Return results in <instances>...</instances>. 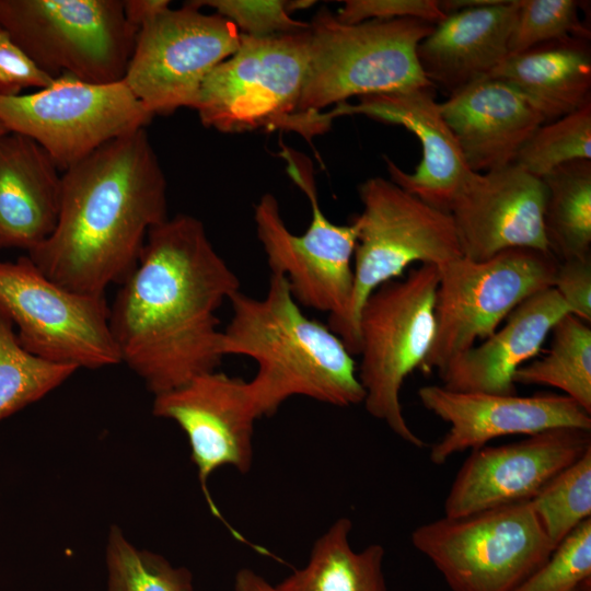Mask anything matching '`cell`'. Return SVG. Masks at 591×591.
Listing matches in <instances>:
<instances>
[{
    "label": "cell",
    "instance_id": "obj_1",
    "mask_svg": "<svg viewBox=\"0 0 591 591\" xmlns=\"http://www.w3.org/2000/svg\"><path fill=\"white\" fill-rule=\"evenodd\" d=\"M240 290L204 223L186 213L169 217L149 231L109 308L121 362L153 396L217 370L223 358L217 312Z\"/></svg>",
    "mask_w": 591,
    "mask_h": 591
},
{
    "label": "cell",
    "instance_id": "obj_2",
    "mask_svg": "<svg viewBox=\"0 0 591 591\" xmlns=\"http://www.w3.org/2000/svg\"><path fill=\"white\" fill-rule=\"evenodd\" d=\"M166 192L146 128L115 138L62 172L57 225L27 256L63 288L104 296L131 274L149 231L169 218Z\"/></svg>",
    "mask_w": 591,
    "mask_h": 591
},
{
    "label": "cell",
    "instance_id": "obj_3",
    "mask_svg": "<svg viewBox=\"0 0 591 591\" xmlns=\"http://www.w3.org/2000/svg\"><path fill=\"white\" fill-rule=\"evenodd\" d=\"M229 302L221 351L255 361L247 386L258 419L293 396L337 407L363 403L354 356L327 325L304 314L283 276L270 274L260 299L240 290Z\"/></svg>",
    "mask_w": 591,
    "mask_h": 591
},
{
    "label": "cell",
    "instance_id": "obj_4",
    "mask_svg": "<svg viewBox=\"0 0 591 591\" xmlns=\"http://www.w3.org/2000/svg\"><path fill=\"white\" fill-rule=\"evenodd\" d=\"M434 24L415 20L345 23L321 8L310 22L309 62L299 113L328 127L329 106L352 96L433 86L417 57Z\"/></svg>",
    "mask_w": 591,
    "mask_h": 591
},
{
    "label": "cell",
    "instance_id": "obj_5",
    "mask_svg": "<svg viewBox=\"0 0 591 591\" xmlns=\"http://www.w3.org/2000/svg\"><path fill=\"white\" fill-rule=\"evenodd\" d=\"M310 26L269 37L241 34L240 46L205 79L193 107L224 134L297 131L309 142L328 126L299 113L309 62Z\"/></svg>",
    "mask_w": 591,
    "mask_h": 591
},
{
    "label": "cell",
    "instance_id": "obj_6",
    "mask_svg": "<svg viewBox=\"0 0 591 591\" xmlns=\"http://www.w3.org/2000/svg\"><path fill=\"white\" fill-rule=\"evenodd\" d=\"M281 148L288 174L310 201L311 221L303 234H293L277 198L267 193L254 206L256 235L270 274L283 276L301 306L326 313L327 326L347 347L357 230L351 222L327 219L318 205L311 161L287 146Z\"/></svg>",
    "mask_w": 591,
    "mask_h": 591
},
{
    "label": "cell",
    "instance_id": "obj_7",
    "mask_svg": "<svg viewBox=\"0 0 591 591\" xmlns=\"http://www.w3.org/2000/svg\"><path fill=\"white\" fill-rule=\"evenodd\" d=\"M436 265L420 264L383 283L362 305L359 320V381L366 410L415 448L425 441L408 426L399 393L405 379L420 368L434 337Z\"/></svg>",
    "mask_w": 591,
    "mask_h": 591
},
{
    "label": "cell",
    "instance_id": "obj_8",
    "mask_svg": "<svg viewBox=\"0 0 591 591\" xmlns=\"http://www.w3.org/2000/svg\"><path fill=\"white\" fill-rule=\"evenodd\" d=\"M0 25L53 79L123 81L138 31L121 0H0Z\"/></svg>",
    "mask_w": 591,
    "mask_h": 591
},
{
    "label": "cell",
    "instance_id": "obj_9",
    "mask_svg": "<svg viewBox=\"0 0 591 591\" xmlns=\"http://www.w3.org/2000/svg\"><path fill=\"white\" fill-rule=\"evenodd\" d=\"M358 192L362 211L351 220L357 242L347 344L352 356L360 349V310L375 289L403 277L414 263L440 267L463 256L450 213L380 176L366 179Z\"/></svg>",
    "mask_w": 591,
    "mask_h": 591
},
{
    "label": "cell",
    "instance_id": "obj_10",
    "mask_svg": "<svg viewBox=\"0 0 591 591\" xmlns=\"http://www.w3.org/2000/svg\"><path fill=\"white\" fill-rule=\"evenodd\" d=\"M413 546L452 591H513L553 553L528 501L418 525Z\"/></svg>",
    "mask_w": 591,
    "mask_h": 591
},
{
    "label": "cell",
    "instance_id": "obj_11",
    "mask_svg": "<svg viewBox=\"0 0 591 591\" xmlns=\"http://www.w3.org/2000/svg\"><path fill=\"white\" fill-rule=\"evenodd\" d=\"M559 260L534 248H509L485 260L464 256L441 265L434 337L422 363L438 373L491 335L522 301L553 287Z\"/></svg>",
    "mask_w": 591,
    "mask_h": 591
},
{
    "label": "cell",
    "instance_id": "obj_12",
    "mask_svg": "<svg viewBox=\"0 0 591 591\" xmlns=\"http://www.w3.org/2000/svg\"><path fill=\"white\" fill-rule=\"evenodd\" d=\"M0 311L18 327L21 346L34 356L78 369L121 363L105 296L63 288L28 256L0 260Z\"/></svg>",
    "mask_w": 591,
    "mask_h": 591
},
{
    "label": "cell",
    "instance_id": "obj_13",
    "mask_svg": "<svg viewBox=\"0 0 591 591\" xmlns=\"http://www.w3.org/2000/svg\"><path fill=\"white\" fill-rule=\"evenodd\" d=\"M153 117L123 81L93 84L60 77L35 92L0 95V123L36 141L62 172L102 144L146 128Z\"/></svg>",
    "mask_w": 591,
    "mask_h": 591
},
{
    "label": "cell",
    "instance_id": "obj_14",
    "mask_svg": "<svg viewBox=\"0 0 591 591\" xmlns=\"http://www.w3.org/2000/svg\"><path fill=\"white\" fill-rule=\"evenodd\" d=\"M240 40L231 21L194 1L169 8L138 30L123 82L153 116L193 108L206 77Z\"/></svg>",
    "mask_w": 591,
    "mask_h": 591
},
{
    "label": "cell",
    "instance_id": "obj_15",
    "mask_svg": "<svg viewBox=\"0 0 591 591\" xmlns=\"http://www.w3.org/2000/svg\"><path fill=\"white\" fill-rule=\"evenodd\" d=\"M152 414L174 421L186 434L190 459L211 511L219 512L208 490L211 474L232 466L250 472L254 456V425L258 419L247 381L218 370L154 395Z\"/></svg>",
    "mask_w": 591,
    "mask_h": 591
},
{
    "label": "cell",
    "instance_id": "obj_16",
    "mask_svg": "<svg viewBox=\"0 0 591 591\" xmlns=\"http://www.w3.org/2000/svg\"><path fill=\"white\" fill-rule=\"evenodd\" d=\"M591 448V431L549 429L501 445L472 450L445 497L447 518L528 501Z\"/></svg>",
    "mask_w": 591,
    "mask_h": 591
},
{
    "label": "cell",
    "instance_id": "obj_17",
    "mask_svg": "<svg viewBox=\"0 0 591 591\" xmlns=\"http://www.w3.org/2000/svg\"><path fill=\"white\" fill-rule=\"evenodd\" d=\"M546 187L514 163L473 172L449 213L462 255L485 260L509 248L549 252L544 231Z\"/></svg>",
    "mask_w": 591,
    "mask_h": 591
},
{
    "label": "cell",
    "instance_id": "obj_18",
    "mask_svg": "<svg viewBox=\"0 0 591 591\" xmlns=\"http://www.w3.org/2000/svg\"><path fill=\"white\" fill-rule=\"evenodd\" d=\"M417 394L427 410L450 425L448 432L431 447L429 457L436 465L505 436H531L556 428L591 431V414L564 394L466 393L442 385L421 386Z\"/></svg>",
    "mask_w": 591,
    "mask_h": 591
},
{
    "label": "cell",
    "instance_id": "obj_19",
    "mask_svg": "<svg viewBox=\"0 0 591 591\" xmlns=\"http://www.w3.org/2000/svg\"><path fill=\"white\" fill-rule=\"evenodd\" d=\"M434 86H422L391 93L360 96L357 104L336 105L329 115H364L378 121L398 125L414 134L421 146V160L407 173L384 157L390 181L425 201L449 213L462 185L473 173L459 143L445 123Z\"/></svg>",
    "mask_w": 591,
    "mask_h": 591
},
{
    "label": "cell",
    "instance_id": "obj_20",
    "mask_svg": "<svg viewBox=\"0 0 591 591\" xmlns=\"http://www.w3.org/2000/svg\"><path fill=\"white\" fill-rule=\"evenodd\" d=\"M472 172L513 163L544 117L515 89L493 78L476 81L439 103Z\"/></svg>",
    "mask_w": 591,
    "mask_h": 591
},
{
    "label": "cell",
    "instance_id": "obj_21",
    "mask_svg": "<svg viewBox=\"0 0 591 591\" xmlns=\"http://www.w3.org/2000/svg\"><path fill=\"white\" fill-rule=\"evenodd\" d=\"M567 313L553 287L534 293L480 345L461 352L439 372L442 386L454 392L517 394V369L540 352L553 326Z\"/></svg>",
    "mask_w": 591,
    "mask_h": 591
},
{
    "label": "cell",
    "instance_id": "obj_22",
    "mask_svg": "<svg viewBox=\"0 0 591 591\" xmlns=\"http://www.w3.org/2000/svg\"><path fill=\"white\" fill-rule=\"evenodd\" d=\"M518 0L448 14L418 45L426 79L451 95L488 78L509 56Z\"/></svg>",
    "mask_w": 591,
    "mask_h": 591
},
{
    "label": "cell",
    "instance_id": "obj_23",
    "mask_svg": "<svg viewBox=\"0 0 591 591\" xmlns=\"http://www.w3.org/2000/svg\"><path fill=\"white\" fill-rule=\"evenodd\" d=\"M62 173L33 139L0 135V250L27 252L54 232L59 218Z\"/></svg>",
    "mask_w": 591,
    "mask_h": 591
},
{
    "label": "cell",
    "instance_id": "obj_24",
    "mask_svg": "<svg viewBox=\"0 0 591 591\" xmlns=\"http://www.w3.org/2000/svg\"><path fill=\"white\" fill-rule=\"evenodd\" d=\"M488 78L515 89L545 123L558 119L591 104L590 38L569 36L508 56Z\"/></svg>",
    "mask_w": 591,
    "mask_h": 591
},
{
    "label": "cell",
    "instance_id": "obj_25",
    "mask_svg": "<svg viewBox=\"0 0 591 591\" xmlns=\"http://www.w3.org/2000/svg\"><path fill=\"white\" fill-rule=\"evenodd\" d=\"M352 521L340 517L314 542L304 567L293 570L278 591H387L383 573L385 551L373 543L355 551Z\"/></svg>",
    "mask_w": 591,
    "mask_h": 591
},
{
    "label": "cell",
    "instance_id": "obj_26",
    "mask_svg": "<svg viewBox=\"0 0 591 591\" xmlns=\"http://www.w3.org/2000/svg\"><path fill=\"white\" fill-rule=\"evenodd\" d=\"M544 231L558 259L591 256V161L563 164L545 175Z\"/></svg>",
    "mask_w": 591,
    "mask_h": 591
},
{
    "label": "cell",
    "instance_id": "obj_27",
    "mask_svg": "<svg viewBox=\"0 0 591 591\" xmlns=\"http://www.w3.org/2000/svg\"><path fill=\"white\" fill-rule=\"evenodd\" d=\"M551 332L547 354L518 368L513 383L555 387L591 414V328L567 313Z\"/></svg>",
    "mask_w": 591,
    "mask_h": 591
},
{
    "label": "cell",
    "instance_id": "obj_28",
    "mask_svg": "<svg viewBox=\"0 0 591 591\" xmlns=\"http://www.w3.org/2000/svg\"><path fill=\"white\" fill-rule=\"evenodd\" d=\"M78 368L25 350L11 320L0 311V420L23 409L67 381Z\"/></svg>",
    "mask_w": 591,
    "mask_h": 591
},
{
    "label": "cell",
    "instance_id": "obj_29",
    "mask_svg": "<svg viewBox=\"0 0 591 591\" xmlns=\"http://www.w3.org/2000/svg\"><path fill=\"white\" fill-rule=\"evenodd\" d=\"M529 502L556 548L591 518V448L549 479Z\"/></svg>",
    "mask_w": 591,
    "mask_h": 591
},
{
    "label": "cell",
    "instance_id": "obj_30",
    "mask_svg": "<svg viewBox=\"0 0 591 591\" xmlns=\"http://www.w3.org/2000/svg\"><path fill=\"white\" fill-rule=\"evenodd\" d=\"M105 561L107 591H188L193 577L184 567H174L163 556L139 549L120 528L112 525Z\"/></svg>",
    "mask_w": 591,
    "mask_h": 591
},
{
    "label": "cell",
    "instance_id": "obj_31",
    "mask_svg": "<svg viewBox=\"0 0 591 591\" xmlns=\"http://www.w3.org/2000/svg\"><path fill=\"white\" fill-rule=\"evenodd\" d=\"M578 160L591 161V104L541 125L513 163L543 178L556 167Z\"/></svg>",
    "mask_w": 591,
    "mask_h": 591
},
{
    "label": "cell",
    "instance_id": "obj_32",
    "mask_svg": "<svg viewBox=\"0 0 591 591\" xmlns=\"http://www.w3.org/2000/svg\"><path fill=\"white\" fill-rule=\"evenodd\" d=\"M576 0H518L508 43L509 56L569 36L590 38Z\"/></svg>",
    "mask_w": 591,
    "mask_h": 591
},
{
    "label": "cell",
    "instance_id": "obj_33",
    "mask_svg": "<svg viewBox=\"0 0 591 591\" xmlns=\"http://www.w3.org/2000/svg\"><path fill=\"white\" fill-rule=\"evenodd\" d=\"M591 581V518L573 530L513 591H578Z\"/></svg>",
    "mask_w": 591,
    "mask_h": 591
},
{
    "label": "cell",
    "instance_id": "obj_34",
    "mask_svg": "<svg viewBox=\"0 0 591 591\" xmlns=\"http://www.w3.org/2000/svg\"><path fill=\"white\" fill-rule=\"evenodd\" d=\"M199 8L231 21L241 34L252 37H269L306 30L310 22L291 16L289 1L285 0H195Z\"/></svg>",
    "mask_w": 591,
    "mask_h": 591
},
{
    "label": "cell",
    "instance_id": "obj_35",
    "mask_svg": "<svg viewBox=\"0 0 591 591\" xmlns=\"http://www.w3.org/2000/svg\"><path fill=\"white\" fill-rule=\"evenodd\" d=\"M345 23L369 20L415 19L438 24L447 15L439 0H347L335 14Z\"/></svg>",
    "mask_w": 591,
    "mask_h": 591
},
{
    "label": "cell",
    "instance_id": "obj_36",
    "mask_svg": "<svg viewBox=\"0 0 591 591\" xmlns=\"http://www.w3.org/2000/svg\"><path fill=\"white\" fill-rule=\"evenodd\" d=\"M54 80L31 60L0 25V95H20L26 89L46 88Z\"/></svg>",
    "mask_w": 591,
    "mask_h": 591
},
{
    "label": "cell",
    "instance_id": "obj_37",
    "mask_svg": "<svg viewBox=\"0 0 591 591\" xmlns=\"http://www.w3.org/2000/svg\"><path fill=\"white\" fill-rule=\"evenodd\" d=\"M553 288L572 315L586 323H590L591 256L559 260Z\"/></svg>",
    "mask_w": 591,
    "mask_h": 591
},
{
    "label": "cell",
    "instance_id": "obj_38",
    "mask_svg": "<svg viewBox=\"0 0 591 591\" xmlns=\"http://www.w3.org/2000/svg\"><path fill=\"white\" fill-rule=\"evenodd\" d=\"M124 14L127 22L137 31L169 8V0H124Z\"/></svg>",
    "mask_w": 591,
    "mask_h": 591
},
{
    "label": "cell",
    "instance_id": "obj_39",
    "mask_svg": "<svg viewBox=\"0 0 591 591\" xmlns=\"http://www.w3.org/2000/svg\"><path fill=\"white\" fill-rule=\"evenodd\" d=\"M234 591H278L262 576L250 568L240 569L234 578Z\"/></svg>",
    "mask_w": 591,
    "mask_h": 591
},
{
    "label": "cell",
    "instance_id": "obj_40",
    "mask_svg": "<svg viewBox=\"0 0 591 591\" xmlns=\"http://www.w3.org/2000/svg\"><path fill=\"white\" fill-rule=\"evenodd\" d=\"M578 591H591V581L586 582Z\"/></svg>",
    "mask_w": 591,
    "mask_h": 591
},
{
    "label": "cell",
    "instance_id": "obj_41",
    "mask_svg": "<svg viewBox=\"0 0 591 591\" xmlns=\"http://www.w3.org/2000/svg\"><path fill=\"white\" fill-rule=\"evenodd\" d=\"M7 128L0 123V135L7 132Z\"/></svg>",
    "mask_w": 591,
    "mask_h": 591
},
{
    "label": "cell",
    "instance_id": "obj_42",
    "mask_svg": "<svg viewBox=\"0 0 591 591\" xmlns=\"http://www.w3.org/2000/svg\"><path fill=\"white\" fill-rule=\"evenodd\" d=\"M188 591H193V590H188Z\"/></svg>",
    "mask_w": 591,
    "mask_h": 591
}]
</instances>
